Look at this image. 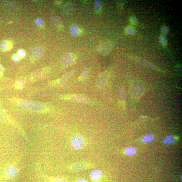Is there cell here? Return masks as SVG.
<instances>
[{
    "mask_svg": "<svg viewBox=\"0 0 182 182\" xmlns=\"http://www.w3.org/2000/svg\"><path fill=\"white\" fill-rule=\"evenodd\" d=\"M72 145L74 149H80L84 145V139L82 136L79 135L74 136L72 140Z\"/></svg>",
    "mask_w": 182,
    "mask_h": 182,
    "instance_id": "cell-6",
    "label": "cell"
},
{
    "mask_svg": "<svg viewBox=\"0 0 182 182\" xmlns=\"http://www.w3.org/2000/svg\"><path fill=\"white\" fill-rule=\"evenodd\" d=\"M3 68L1 66L0 64V77L2 76L3 74Z\"/></svg>",
    "mask_w": 182,
    "mask_h": 182,
    "instance_id": "cell-34",
    "label": "cell"
},
{
    "mask_svg": "<svg viewBox=\"0 0 182 182\" xmlns=\"http://www.w3.org/2000/svg\"><path fill=\"white\" fill-rule=\"evenodd\" d=\"M118 95L119 99L121 101H124L126 99V90L124 87L121 86L119 88L118 91Z\"/></svg>",
    "mask_w": 182,
    "mask_h": 182,
    "instance_id": "cell-17",
    "label": "cell"
},
{
    "mask_svg": "<svg viewBox=\"0 0 182 182\" xmlns=\"http://www.w3.org/2000/svg\"><path fill=\"white\" fill-rule=\"evenodd\" d=\"M132 94L134 97L136 98H139L143 93V85L140 82H135L132 86Z\"/></svg>",
    "mask_w": 182,
    "mask_h": 182,
    "instance_id": "cell-7",
    "label": "cell"
},
{
    "mask_svg": "<svg viewBox=\"0 0 182 182\" xmlns=\"http://www.w3.org/2000/svg\"><path fill=\"white\" fill-rule=\"evenodd\" d=\"M132 58L134 59L138 63L146 67L151 69H154L155 68L154 65L148 61L138 57Z\"/></svg>",
    "mask_w": 182,
    "mask_h": 182,
    "instance_id": "cell-13",
    "label": "cell"
},
{
    "mask_svg": "<svg viewBox=\"0 0 182 182\" xmlns=\"http://www.w3.org/2000/svg\"><path fill=\"white\" fill-rule=\"evenodd\" d=\"M109 76V73L107 71L102 72L99 74L96 80V83L98 88H102L106 86Z\"/></svg>",
    "mask_w": 182,
    "mask_h": 182,
    "instance_id": "cell-4",
    "label": "cell"
},
{
    "mask_svg": "<svg viewBox=\"0 0 182 182\" xmlns=\"http://www.w3.org/2000/svg\"><path fill=\"white\" fill-rule=\"evenodd\" d=\"M155 139L154 136L152 134H149V135L146 136H144L142 138V141L144 143H150Z\"/></svg>",
    "mask_w": 182,
    "mask_h": 182,
    "instance_id": "cell-21",
    "label": "cell"
},
{
    "mask_svg": "<svg viewBox=\"0 0 182 182\" xmlns=\"http://www.w3.org/2000/svg\"><path fill=\"white\" fill-rule=\"evenodd\" d=\"M36 24L37 25L41 27L42 26L43 24V20L41 18H38L35 21Z\"/></svg>",
    "mask_w": 182,
    "mask_h": 182,
    "instance_id": "cell-30",
    "label": "cell"
},
{
    "mask_svg": "<svg viewBox=\"0 0 182 182\" xmlns=\"http://www.w3.org/2000/svg\"><path fill=\"white\" fill-rule=\"evenodd\" d=\"M52 21L53 23L56 28H58V29H60L61 28H62V22L59 18H58L57 16H54L53 18Z\"/></svg>",
    "mask_w": 182,
    "mask_h": 182,
    "instance_id": "cell-18",
    "label": "cell"
},
{
    "mask_svg": "<svg viewBox=\"0 0 182 182\" xmlns=\"http://www.w3.org/2000/svg\"><path fill=\"white\" fill-rule=\"evenodd\" d=\"M62 99L69 100L75 103L88 104L90 103V100L88 98L83 95L70 94L64 95L60 96Z\"/></svg>",
    "mask_w": 182,
    "mask_h": 182,
    "instance_id": "cell-2",
    "label": "cell"
},
{
    "mask_svg": "<svg viewBox=\"0 0 182 182\" xmlns=\"http://www.w3.org/2000/svg\"><path fill=\"white\" fill-rule=\"evenodd\" d=\"M18 54L20 57L24 58L25 56L26 52L23 50H20L18 51Z\"/></svg>",
    "mask_w": 182,
    "mask_h": 182,
    "instance_id": "cell-32",
    "label": "cell"
},
{
    "mask_svg": "<svg viewBox=\"0 0 182 182\" xmlns=\"http://www.w3.org/2000/svg\"><path fill=\"white\" fill-rule=\"evenodd\" d=\"M112 46L110 43H102L98 48V50L100 54L106 55L109 54L112 49Z\"/></svg>",
    "mask_w": 182,
    "mask_h": 182,
    "instance_id": "cell-10",
    "label": "cell"
},
{
    "mask_svg": "<svg viewBox=\"0 0 182 182\" xmlns=\"http://www.w3.org/2000/svg\"><path fill=\"white\" fill-rule=\"evenodd\" d=\"M103 172L101 170L96 169L93 171L90 174L91 180L94 182H97L101 179L103 176Z\"/></svg>",
    "mask_w": 182,
    "mask_h": 182,
    "instance_id": "cell-11",
    "label": "cell"
},
{
    "mask_svg": "<svg viewBox=\"0 0 182 182\" xmlns=\"http://www.w3.org/2000/svg\"><path fill=\"white\" fill-rule=\"evenodd\" d=\"M159 41L161 44L164 46L167 44V40L166 37L163 35L160 36L159 38Z\"/></svg>",
    "mask_w": 182,
    "mask_h": 182,
    "instance_id": "cell-24",
    "label": "cell"
},
{
    "mask_svg": "<svg viewBox=\"0 0 182 182\" xmlns=\"http://www.w3.org/2000/svg\"><path fill=\"white\" fill-rule=\"evenodd\" d=\"M5 172L7 177L11 179L15 177L17 175L18 170L14 165H10L7 167Z\"/></svg>",
    "mask_w": 182,
    "mask_h": 182,
    "instance_id": "cell-9",
    "label": "cell"
},
{
    "mask_svg": "<svg viewBox=\"0 0 182 182\" xmlns=\"http://www.w3.org/2000/svg\"><path fill=\"white\" fill-rule=\"evenodd\" d=\"M136 149L135 147H130L126 149L125 150V153L128 155H132L135 154L136 153Z\"/></svg>",
    "mask_w": 182,
    "mask_h": 182,
    "instance_id": "cell-23",
    "label": "cell"
},
{
    "mask_svg": "<svg viewBox=\"0 0 182 182\" xmlns=\"http://www.w3.org/2000/svg\"><path fill=\"white\" fill-rule=\"evenodd\" d=\"M161 31L163 33L165 34V35L167 34L169 31L168 28H167L165 26H163L161 28Z\"/></svg>",
    "mask_w": 182,
    "mask_h": 182,
    "instance_id": "cell-31",
    "label": "cell"
},
{
    "mask_svg": "<svg viewBox=\"0 0 182 182\" xmlns=\"http://www.w3.org/2000/svg\"><path fill=\"white\" fill-rule=\"evenodd\" d=\"M175 140L173 136H170L165 138L163 143L165 145H172L175 143Z\"/></svg>",
    "mask_w": 182,
    "mask_h": 182,
    "instance_id": "cell-19",
    "label": "cell"
},
{
    "mask_svg": "<svg viewBox=\"0 0 182 182\" xmlns=\"http://www.w3.org/2000/svg\"><path fill=\"white\" fill-rule=\"evenodd\" d=\"M25 83V80L23 78L20 79L17 81L15 83V87L18 89L23 88Z\"/></svg>",
    "mask_w": 182,
    "mask_h": 182,
    "instance_id": "cell-22",
    "label": "cell"
},
{
    "mask_svg": "<svg viewBox=\"0 0 182 182\" xmlns=\"http://www.w3.org/2000/svg\"><path fill=\"white\" fill-rule=\"evenodd\" d=\"M130 21L131 23L134 25H136L138 23V21L136 17L134 16H131L130 18Z\"/></svg>",
    "mask_w": 182,
    "mask_h": 182,
    "instance_id": "cell-28",
    "label": "cell"
},
{
    "mask_svg": "<svg viewBox=\"0 0 182 182\" xmlns=\"http://www.w3.org/2000/svg\"><path fill=\"white\" fill-rule=\"evenodd\" d=\"M102 5V1H96L94 4V8L96 11H99Z\"/></svg>",
    "mask_w": 182,
    "mask_h": 182,
    "instance_id": "cell-25",
    "label": "cell"
},
{
    "mask_svg": "<svg viewBox=\"0 0 182 182\" xmlns=\"http://www.w3.org/2000/svg\"><path fill=\"white\" fill-rule=\"evenodd\" d=\"M69 32L70 35L74 37L78 36L80 34V29L78 26L76 25H73L70 27Z\"/></svg>",
    "mask_w": 182,
    "mask_h": 182,
    "instance_id": "cell-15",
    "label": "cell"
},
{
    "mask_svg": "<svg viewBox=\"0 0 182 182\" xmlns=\"http://www.w3.org/2000/svg\"><path fill=\"white\" fill-rule=\"evenodd\" d=\"M90 73V69H89L88 68H86L83 70L82 72L81 73L78 79L80 81H84L88 76Z\"/></svg>",
    "mask_w": 182,
    "mask_h": 182,
    "instance_id": "cell-16",
    "label": "cell"
},
{
    "mask_svg": "<svg viewBox=\"0 0 182 182\" xmlns=\"http://www.w3.org/2000/svg\"><path fill=\"white\" fill-rule=\"evenodd\" d=\"M65 9L66 12L69 14L72 13L73 11V5L71 3L67 4L66 5Z\"/></svg>",
    "mask_w": 182,
    "mask_h": 182,
    "instance_id": "cell-26",
    "label": "cell"
},
{
    "mask_svg": "<svg viewBox=\"0 0 182 182\" xmlns=\"http://www.w3.org/2000/svg\"><path fill=\"white\" fill-rule=\"evenodd\" d=\"M125 31L128 34L130 35H134L135 32L133 28L130 26H127L125 29Z\"/></svg>",
    "mask_w": 182,
    "mask_h": 182,
    "instance_id": "cell-27",
    "label": "cell"
},
{
    "mask_svg": "<svg viewBox=\"0 0 182 182\" xmlns=\"http://www.w3.org/2000/svg\"><path fill=\"white\" fill-rule=\"evenodd\" d=\"M54 182H67V179L64 177H58L54 179Z\"/></svg>",
    "mask_w": 182,
    "mask_h": 182,
    "instance_id": "cell-29",
    "label": "cell"
},
{
    "mask_svg": "<svg viewBox=\"0 0 182 182\" xmlns=\"http://www.w3.org/2000/svg\"><path fill=\"white\" fill-rule=\"evenodd\" d=\"M92 166L91 164L86 163H77L72 164L69 167L70 169L73 171H79L86 169Z\"/></svg>",
    "mask_w": 182,
    "mask_h": 182,
    "instance_id": "cell-8",
    "label": "cell"
},
{
    "mask_svg": "<svg viewBox=\"0 0 182 182\" xmlns=\"http://www.w3.org/2000/svg\"><path fill=\"white\" fill-rule=\"evenodd\" d=\"M12 58L16 62H19L20 60V59L19 57V56H17L16 55H14V56H12Z\"/></svg>",
    "mask_w": 182,
    "mask_h": 182,
    "instance_id": "cell-33",
    "label": "cell"
},
{
    "mask_svg": "<svg viewBox=\"0 0 182 182\" xmlns=\"http://www.w3.org/2000/svg\"><path fill=\"white\" fill-rule=\"evenodd\" d=\"M73 74V72L66 73L61 78L52 81L50 83L51 86H58L65 84L71 79Z\"/></svg>",
    "mask_w": 182,
    "mask_h": 182,
    "instance_id": "cell-3",
    "label": "cell"
},
{
    "mask_svg": "<svg viewBox=\"0 0 182 182\" xmlns=\"http://www.w3.org/2000/svg\"><path fill=\"white\" fill-rule=\"evenodd\" d=\"M21 107L29 110L35 112H42L45 109V106L43 104L36 102L20 101L19 103Z\"/></svg>",
    "mask_w": 182,
    "mask_h": 182,
    "instance_id": "cell-1",
    "label": "cell"
},
{
    "mask_svg": "<svg viewBox=\"0 0 182 182\" xmlns=\"http://www.w3.org/2000/svg\"><path fill=\"white\" fill-rule=\"evenodd\" d=\"M0 118L2 120L7 122L9 121L8 116L4 110H3L0 106Z\"/></svg>",
    "mask_w": 182,
    "mask_h": 182,
    "instance_id": "cell-20",
    "label": "cell"
},
{
    "mask_svg": "<svg viewBox=\"0 0 182 182\" xmlns=\"http://www.w3.org/2000/svg\"><path fill=\"white\" fill-rule=\"evenodd\" d=\"M76 182H88L86 180L82 179H78Z\"/></svg>",
    "mask_w": 182,
    "mask_h": 182,
    "instance_id": "cell-35",
    "label": "cell"
},
{
    "mask_svg": "<svg viewBox=\"0 0 182 182\" xmlns=\"http://www.w3.org/2000/svg\"><path fill=\"white\" fill-rule=\"evenodd\" d=\"M12 47V42L8 40L3 41L0 44V48L3 52H7L10 50Z\"/></svg>",
    "mask_w": 182,
    "mask_h": 182,
    "instance_id": "cell-14",
    "label": "cell"
},
{
    "mask_svg": "<svg viewBox=\"0 0 182 182\" xmlns=\"http://www.w3.org/2000/svg\"><path fill=\"white\" fill-rule=\"evenodd\" d=\"M43 49L40 47H37L33 48L31 51V55L35 59L39 58L42 55Z\"/></svg>",
    "mask_w": 182,
    "mask_h": 182,
    "instance_id": "cell-12",
    "label": "cell"
},
{
    "mask_svg": "<svg viewBox=\"0 0 182 182\" xmlns=\"http://www.w3.org/2000/svg\"><path fill=\"white\" fill-rule=\"evenodd\" d=\"M76 59V58L74 54H67L62 57L61 62L62 65L67 67L72 65L74 63Z\"/></svg>",
    "mask_w": 182,
    "mask_h": 182,
    "instance_id": "cell-5",
    "label": "cell"
}]
</instances>
